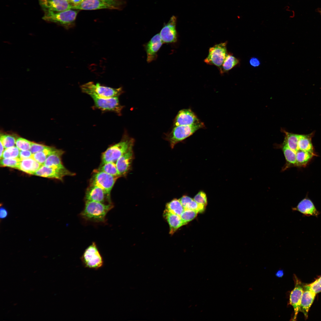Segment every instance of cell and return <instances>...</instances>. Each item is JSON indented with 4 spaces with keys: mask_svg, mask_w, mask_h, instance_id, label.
<instances>
[{
    "mask_svg": "<svg viewBox=\"0 0 321 321\" xmlns=\"http://www.w3.org/2000/svg\"><path fill=\"white\" fill-rule=\"evenodd\" d=\"M85 202L84 209L80 215L84 219L94 222L105 223L107 213L114 207L111 203L105 204L92 201Z\"/></svg>",
    "mask_w": 321,
    "mask_h": 321,
    "instance_id": "cell-1",
    "label": "cell"
},
{
    "mask_svg": "<svg viewBox=\"0 0 321 321\" xmlns=\"http://www.w3.org/2000/svg\"><path fill=\"white\" fill-rule=\"evenodd\" d=\"M134 142L133 139L124 135L120 142L110 147L103 153L102 164L108 162L116 163L125 153L133 148Z\"/></svg>",
    "mask_w": 321,
    "mask_h": 321,
    "instance_id": "cell-2",
    "label": "cell"
},
{
    "mask_svg": "<svg viewBox=\"0 0 321 321\" xmlns=\"http://www.w3.org/2000/svg\"><path fill=\"white\" fill-rule=\"evenodd\" d=\"M204 127V123L201 121L191 125L175 126L167 138L171 147L173 148L177 144L192 135L199 129Z\"/></svg>",
    "mask_w": 321,
    "mask_h": 321,
    "instance_id": "cell-3",
    "label": "cell"
},
{
    "mask_svg": "<svg viewBox=\"0 0 321 321\" xmlns=\"http://www.w3.org/2000/svg\"><path fill=\"white\" fill-rule=\"evenodd\" d=\"M81 88L83 92L89 95H94L103 98L119 96L122 92L121 87L114 88L102 86L99 83L95 84L93 82L81 85Z\"/></svg>",
    "mask_w": 321,
    "mask_h": 321,
    "instance_id": "cell-4",
    "label": "cell"
},
{
    "mask_svg": "<svg viewBox=\"0 0 321 321\" xmlns=\"http://www.w3.org/2000/svg\"><path fill=\"white\" fill-rule=\"evenodd\" d=\"M78 12V10L72 9L58 12H45L42 19L46 21L69 27L74 24Z\"/></svg>",
    "mask_w": 321,
    "mask_h": 321,
    "instance_id": "cell-5",
    "label": "cell"
},
{
    "mask_svg": "<svg viewBox=\"0 0 321 321\" xmlns=\"http://www.w3.org/2000/svg\"><path fill=\"white\" fill-rule=\"evenodd\" d=\"M81 259L84 266L89 269L97 270L103 264L102 257L95 242L92 243L86 248Z\"/></svg>",
    "mask_w": 321,
    "mask_h": 321,
    "instance_id": "cell-6",
    "label": "cell"
},
{
    "mask_svg": "<svg viewBox=\"0 0 321 321\" xmlns=\"http://www.w3.org/2000/svg\"><path fill=\"white\" fill-rule=\"evenodd\" d=\"M227 44V42L226 41L216 44L210 48L208 55L204 60V62L220 68L228 54Z\"/></svg>",
    "mask_w": 321,
    "mask_h": 321,
    "instance_id": "cell-7",
    "label": "cell"
},
{
    "mask_svg": "<svg viewBox=\"0 0 321 321\" xmlns=\"http://www.w3.org/2000/svg\"><path fill=\"white\" fill-rule=\"evenodd\" d=\"M118 177L98 170L94 173L91 180L90 185L101 188L110 197L111 190Z\"/></svg>",
    "mask_w": 321,
    "mask_h": 321,
    "instance_id": "cell-8",
    "label": "cell"
},
{
    "mask_svg": "<svg viewBox=\"0 0 321 321\" xmlns=\"http://www.w3.org/2000/svg\"><path fill=\"white\" fill-rule=\"evenodd\" d=\"M96 108L103 111L114 112L121 115L123 106L119 103L118 96L110 98L101 97L94 95H89Z\"/></svg>",
    "mask_w": 321,
    "mask_h": 321,
    "instance_id": "cell-9",
    "label": "cell"
},
{
    "mask_svg": "<svg viewBox=\"0 0 321 321\" xmlns=\"http://www.w3.org/2000/svg\"><path fill=\"white\" fill-rule=\"evenodd\" d=\"M294 277L295 286L290 292L289 299L290 304L293 307L294 310V320L296 319L298 314L300 312L301 301L304 287V285L297 277L294 276Z\"/></svg>",
    "mask_w": 321,
    "mask_h": 321,
    "instance_id": "cell-10",
    "label": "cell"
},
{
    "mask_svg": "<svg viewBox=\"0 0 321 321\" xmlns=\"http://www.w3.org/2000/svg\"><path fill=\"white\" fill-rule=\"evenodd\" d=\"M74 174L65 168H61L57 167H48L42 165L33 175L48 178H55L62 180L66 176H73Z\"/></svg>",
    "mask_w": 321,
    "mask_h": 321,
    "instance_id": "cell-11",
    "label": "cell"
},
{
    "mask_svg": "<svg viewBox=\"0 0 321 321\" xmlns=\"http://www.w3.org/2000/svg\"><path fill=\"white\" fill-rule=\"evenodd\" d=\"M176 23V17L173 16L161 29L159 34L163 43H172L177 41Z\"/></svg>",
    "mask_w": 321,
    "mask_h": 321,
    "instance_id": "cell-12",
    "label": "cell"
},
{
    "mask_svg": "<svg viewBox=\"0 0 321 321\" xmlns=\"http://www.w3.org/2000/svg\"><path fill=\"white\" fill-rule=\"evenodd\" d=\"M39 4L45 12H60L72 9V6L67 0H38Z\"/></svg>",
    "mask_w": 321,
    "mask_h": 321,
    "instance_id": "cell-13",
    "label": "cell"
},
{
    "mask_svg": "<svg viewBox=\"0 0 321 321\" xmlns=\"http://www.w3.org/2000/svg\"><path fill=\"white\" fill-rule=\"evenodd\" d=\"M317 294L312 289L309 284L304 285L300 306V311L304 314L305 319L308 317V313L312 304Z\"/></svg>",
    "mask_w": 321,
    "mask_h": 321,
    "instance_id": "cell-14",
    "label": "cell"
},
{
    "mask_svg": "<svg viewBox=\"0 0 321 321\" xmlns=\"http://www.w3.org/2000/svg\"><path fill=\"white\" fill-rule=\"evenodd\" d=\"M292 210L299 212L305 216L317 217L320 213L312 201L307 197L302 199L296 207H292Z\"/></svg>",
    "mask_w": 321,
    "mask_h": 321,
    "instance_id": "cell-15",
    "label": "cell"
},
{
    "mask_svg": "<svg viewBox=\"0 0 321 321\" xmlns=\"http://www.w3.org/2000/svg\"><path fill=\"white\" fill-rule=\"evenodd\" d=\"M163 42L159 34L154 35L144 45L147 53V60L148 63L155 59L157 57V53L162 46Z\"/></svg>",
    "mask_w": 321,
    "mask_h": 321,
    "instance_id": "cell-16",
    "label": "cell"
},
{
    "mask_svg": "<svg viewBox=\"0 0 321 321\" xmlns=\"http://www.w3.org/2000/svg\"><path fill=\"white\" fill-rule=\"evenodd\" d=\"M200 120L190 109H183L180 111L174 121L175 126L188 125L199 122Z\"/></svg>",
    "mask_w": 321,
    "mask_h": 321,
    "instance_id": "cell-17",
    "label": "cell"
},
{
    "mask_svg": "<svg viewBox=\"0 0 321 321\" xmlns=\"http://www.w3.org/2000/svg\"><path fill=\"white\" fill-rule=\"evenodd\" d=\"M134 157L132 148L125 153L117 161L116 164L120 176H125L130 170Z\"/></svg>",
    "mask_w": 321,
    "mask_h": 321,
    "instance_id": "cell-18",
    "label": "cell"
},
{
    "mask_svg": "<svg viewBox=\"0 0 321 321\" xmlns=\"http://www.w3.org/2000/svg\"><path fill=\"white\" fill-rule=\"evenodd\" d=\"M72 9L78 10H117L115 7L100 0H85L79 5L72 7Z\"/></svg>",
    "mask_w": 321,
    "mask_h": 321,
    "instance_id": "cell-19",
    "label": "cell"
},
{
    "mask_svg": "<svg viewBox=\"0 0 321 321\" xmlns=\"http://www.w3.org/2000/svg\"><path fill=\"white\" fill-rule=\"evenodd\" d=\"M106 198L111 202L110 197L102 188L96 185H90L86 191V201H92L104 203Z\"/></svg>",
    "mask_w": 321,
    "mask_h": 321,
    "instance_id": "cell-20",
    "label": "cell"
},
{
    "mask_svg": "<svg viewBox=\"0 0 321 321\" xmlns=\"http://www.w3.org/2000/svg\"><path fill=\"white\" fill-rule=\"evenodd\" d=\"M164 216L168 222L170 227L169 233L173 234L179 228L183 226L180 216L174 214L166 209L164 212Z\"/></svg>",
    "mask_w": 321,
    "mask_h": 321,
    "instance_id": "cell-21",
    "label": "cell"
},
{
    "mask_svg": "<svg viewBox=\"0 0 321 321\" xmlns=\"http://www.w3.org/2000/svg\"><path fill=\"white\" fill-rule=\"evenodd\" d=\"M42 165L31 157L21 160L18 169L27 174L33 175Z\"/></svg>",
    "mask_w": 321,
    "mask_h": 321,
    "instance_id": "cell-22",
    "label": "cell"
},
{
    "mask_svg": "<svg viewBox=\"0 0 321 321\" xmlns=\"http://www.w3.org/2000/svg\"><path fill=\"white\" fill-rule=\"evenodd\" d=\"M63 153L62 150L55 149L48 156L43 165L48 167L65 168L61 161Z\"/></svg>",
    "mask_w": 321,
    "mask_h": 321,
    "instance_id": "cell-23",
    "label": "cell"
},
{
    "mask_svg": "<svg viewBox=\"0 0 321 321\" xmlns=\"http://www.w3.org/2000/svg\"><path fill=\"white\" fill-rule=\"evenodd\" d=\"M179 200L185 209L196 211L198 213L204 212L206 207L196 202L193 199L186 195L183 196Z\"/></svg>",
    "mask_w": 321,
    "mask_h": 321,
    "instance_id": "cell-24",
    "label": "cell"
},
{
    "mask_svg": "<svg viewBox=\"0 0 321 321\" xmlns=\"http://www.w3.org/2000/svg\"><path fill=\"white\" fill-rule=\"evenodd\" d=\"M240 64V61L231 54H228L221 67L219 68L221 74L228 72Z\"/></svg>",
    "mask_w": 321,
    "mask_h": 321,
    "instance_id": "cell-25",
    "label": "cell"
},
{
    "mask_svg": "<svg viewBox=\"0 0 321 321\" xmlns=\"http://www.w3.org/2000/svg\"><path fill=\"white\" fill-rule=\"evenodd\" d=\"M314 153L298 150L296 152V166H304L314 156Z\"/></svg>",
    "mask_w": 321,
    "mask_h": 321,
    "instance_id": "cell-26",
    "label": "cell"
},
{
    "mask_svg": "<svg viewBox=\"0 0 321 321\" xmlns=\"http://www.w3.org/2000/svg\"><path fill=\"white\" fill-rule=\"evenodd\" d=\"M298 150L314 153L311 136L300 135L298 142Z\"/></svg>",
    "mask_w": 321,
    "mask_h": 321,
    "instance_id": "cell-27",
    "label": "cell"
},
{
    "mask_svg": "<svg viewBox=\"0 0 321 321\" xmlns=\"http://www.w3.org/2000/svg\"><path fill=\"white\" fill-rule=\"evenodd\" d=\"M286 136L284 140L287 146L296 152L298 150V142L300 135L285 132Z\"/></svg>",
    "mask_w": 321,
    "mask_h": 321,
    "instance_id": "cell-28",
    "label": "cell"
},
{
    "mask_svg": "<svg viewBox=\"0 0 321 321\" xmlns=\"http://www.w3.org/2000/svg\"><path fill=\"white\" fill-rule=\"evenodd\" d=\"M166 209L180 216L185 210L179 199H173L166 204Z\"/></svg>",
    "mask_w": 321,
    "mask_h": 321,
    "instance_id": "cell-29",
    "label": "cell"
},
{
    "mask_svg": "<svg viewBox=\"0 0 321 321\" xmlns=\"http://www.w3.org/2000/svg\"><path fill=\"white\" fill-rule=\"evenodd\" d=\"M55 149L54 147L48 146L43 150L32 154V157L43 165L48 156Z\"/></svg>",
    "mask_w": 321,
    "mask_h": 321,
    "instance_id": "cell-30",
    "label": "cell"
},
{
    "mask_svg": "<svg viewBox=\"0 0 321 321\" xmlns=\"http://www.w3.org/2000/svg\"><path fill=\"white\" fill-rule=\"evenodd\" d=\"M98 170L114 176L120 177L115 162H108L102 164Z\"/></svg>",
    "mask_w": 321,
    "mask_h": 321,
    "instance_id": "cell-31",
    "label": "cell"
},
{
    "mask_svg": "<svg viewBox=\"0 0 321 321\" xmlns=\"http://www.w3.org/2000/svg\"><path fill=\"white\" fill-rule=\"evenodd\" d=\"M282 147L287 161L290 164L296 166V153L291 149L284 141Z\"/></svg>",
    "mask_w": 321,
    "mask_h": 321,
    "instance_id": "cell-32",
    "label": "cell"
},
{
    "mask_svg": "<svg viewBox=\"0 0 321 321\" xmlns=\"http://www.w3.org/2000/svg\"><path fill=\"white\" fill-rule=\"evenodd\" d=\"M198 213L197 211L190 209H185L180 215L183 225L187 224L193 220Z\"/></svg>",
    "mask_w": 321,
    "mask_h": 321,
    "instance_id": "cell-33",
    "label": "cell"
},
{
    "mask_svg": "<svg viewBox=\"0 0 321 321\" xmlns=\"http://www.w3.org/2000/svg\"><path fill=\"white\" fill-rule=\"evenodd\" d=\"M20 151L18 148L15 146L5 149L1 158H19Z\"/></svg>",
    "mask_w": 321,
    "mask_h": 321,
    "instance_id": "cell-34",
    "label": "cell"
},
{
    "mask_svg": "<svg viewBox=\"0 0 321 321\" xmlns=\"http://www.w3.org/2000/svg\"><path fill=\"white\" fill-rule=\"evenodd\" d=\"M16 140L14 136L10 135H3L0 137V142L5 149L14 146Z\"/></svg>",
    "mask_w": 321,
    "mask_h": 321,
    "instance_id": "cell-35",
    "label": "cell"
},
{
    "mask_svg": "<svg viewBox=\"0 0 321 321\" xmlns=\"http://www.w3.org/2000/svg\"><path fill=\"white\" fill-rule=\"evenodd\" d=\"M21 161L19 158H1L0 165L18 169Z\"/></svg>",
    "mask_w": 321,
    "mask_h": 321,
    "instance_id": "cell-36",
    "label": "cell"
},
{
    "mask_svg": "<svg viewBox=\"0 0 321 321\" xmlns=\"http://www.w3.org/2000/svg\"><path fill=\"white\" fill-rule=\"evenodd\" d=\"M32 142L26 139L18 138L16 141V146L20 150H30Z\"/></svg>",
    "mask_w": 321,
    "mask_h": 321,
    "instance_id": "cell-37",
    "label": "cell"
},
{
    "mask_svg": "<svg viewBox=\"0 0 321 321\" xmlns=\"http://www.w3.org/2000/svg\"><path fill=\"white\" fill-rule=\"evenodd\" d=\"M194 200L197 203L206 207L207 204V197L206 193L201 191L194 196Z\"/></svg>",
    "mask_w": 321,
    "mask_h": 321,
    "instance_id": "cell-38",
    "label": "cell"
},
{
    "mask_svg": "<svg viewBox=\"0 0 321 321\" xmlns=\"http://www.w3.org/2000/svg\"><path fill=\"white\" fill-rule=\"evenodd\" d=\"M115 7L117 10H121L125 4L123 0H100Z\"/></svg>",
    "mask_w": 321,
    "mask_h": 321,
    "instance_id": "cell-39",
    "label": "cell"
},
{
    "mask_svg": "<svg viewBox=\"0 0 321 321\" xmlns=\"http://www.w3.org/2000/svg\"><path fill=\"white\" fill-rule=\"evenodd\" d=\"M309 284L316 294L321 292V276Z\"/></svg>",
    "mask_w": 321,
    "mask_h": 321,
    "instance_id": "cell-40",
    "label": "cell"
},
{
    "mask_svg": "<svg viewBox=\"0 0 321 321\" xmlns=\"http://www.w3.org/2000/svg\"><path fill=\"white\" fill-rule=\"evenodd\" d=\"M48 146L32 142L30 150L32 154L42 151Z\"/></svg>",
    "mask_w": 321,
    "mask_h": 321,
    "instance_id": "cell-41",
    "label": "cell"
},
{
    "mask_svg": "<svg viewBox=\"0 0 321 321\" xmlns=\"http://www.w3.org/2000/svg\"><path fill=\"white\" fill-rule=\"evenodd\" d=\"M32 154L30 150H20L19 158L21 160L32 157Z\"/></svg>",
    "mask_w": 321,
    "mask_h": 321,
    "instance_id": "cell-42",
    "label": "cell"
},
{
    "mask_svg": "<svg viewBox=\"0 0 321 321\" xmlns=\"http://www.w3.org/2000/svg\"><path fill=\"white\" fill-rule=\"evenodd\" d=\"M249 63L252 66L254 67H258L260 64L259 60L256 57H251L249 60Z\"/></svg>",
    "mask_w": 321,
    "mask_h": 321,
    "instance_id": "cell-43",
    "label": "cell"
},
{
    "mask_svg": "<svg viewBox=\"0 0 321 321\" xmlns=\"http://www.w3.org/2000/svg\"><path fill=\"white\" fill-rule=\"evenodd\" d=\"M8 214L7 210L4 207H1L0 209V217L1 219H4L6 218Z\"/></svg>",
    "mask_w": 321,
    "mask_h": 321,
    "instance_id": "cell-44",
    "label": "cell"
},
{
    "mask_svg": "<svg viewBox=\"0 0 321 321\" xmlns=\"http://www.w3.org/2000/svg\"><path fill=\"white\" fill-rule=\"evenodd\" d=\"M72 7L79 5L85 0H67Z\"/></svg>",
    "mask_w": 321,
    "mask_h": 321,
    "instance_id": "cell-45",
    "label": "cell"
},
{
    "mask_svg": "<svg viewBox=\"0 0 321 321\" xmlns=\"http://www.w3.org/2000/svg\"><path fill=\"white\" fill-rule=\"evenodd\" d=\"M284 275V272L282 270H278L276 273V276L278 278L282 277Z\"/></svg>",
    "mask_w": 321,
    "mask_h": 321,
    "instance_id": "cell-46",
    "label": "cell"
},
{
    "mask_svg": "<svg viewBox=\"0 0 321 321\" xmlns=\"http://www.w3.org/2000/svg\"><path fill=\"white\" fill-rule=\"evenodd\" d=\"M4 147L3 144L0 142V159H1V158H2V155L3 152H4Z\"/></svg>",
    "mask_w": 321,
    "mask_h": 321,
    "instance_id": "cell-47",
    "label": "cell"
},
{
    "mask_svg": "<svg viewBox=\"0 0 321 321\" xmlns=\"http://www.w3.org/2000/svg\"><path fill=\"white\" fill-rule=\"evenodd\" d=\"M320 12L321 13V10L320 11Z\"/></svg>",
    "mask_w": 321,
    "mask_h": 321,
    "instance_id": "cell-48",
    "label": "cell"
}]
</instances>
